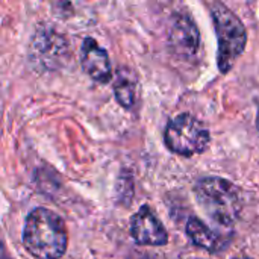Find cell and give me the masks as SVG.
<instances>
[{"label":"cell","instance_id":"obj_1","mask_svg":"<svg viewBox=\"0 0 259 259\" xmlns=\"http://www.w3.org/2000/svg\"><path fill=\"white\" fill-rule=\"evenodd\" d=\"M23 243L36 259H59L67 249L68 235L59 215L46 209H33L24 223Z\"/></svg>","mask_w":259,"mask_h":259},{"label":"cell","instance_id":"obj_2","mask_svg":"<svg viewBox=\"0 0 259 259\" xmlns=\"http://www.w3.org/2000/svg\"><path fill=\"white\" fill-rule=\"evenodd\" d=\"M196 199L203 211L220 226L229 228L241 212V196L238 188L222 178H206L194 188Z\"/></svg>","mask_w":259,"mask_h":259},{"label":"cell","instance_id":"obj_3","mask_svg":"<svg viewBox=\"0 0 259 259\" xmlns=\"http://www.w3.org/2000/svg\"><path fill=\"white\" fill-rule=\"evenodd\" d=\"M211 12L219 41L217 65L222 73H228L246 49L247 32L243 21L225 3L214 2Z\"/></svg>","mask_w":259,"mask_h":259},{"label":"cell","instance_id":"obj_4","mask_svg":"<svg viewBox=\"0 0 259 259\" xmlns=\"http://www.w3.org/2000/svg\"><path fill=\"white\" fill-rule=\"evenodd\" d=\"M164 140L173 153L193 156L206 150L209 144V131L196 117L181 114L167 124Z\"/></svg>","mask_w":259,"mask_h":259},{"label":"cell","instance_id":"obj_5","mask_svg":"<svg viewBox=\"0 0 259 259\" xmlns=\"http://www.w3.org/2000/svg\"><path fill=\"white\" fill-rule=\"evenodd\" d=\"M29 58L38 70H56L67 58V42L53 29H41L30 41Z\"/></svg>","mask_w":259,"mask_h":259},{"label":"cell","instance_id":"obj_6","mask_svg":"<svg viewBox=\"0 0 259 259\" xmlns=\"http://www.w3.org/2000/svg\"><path fill=\"white\" fill-rule=\"evenodd\" d=\"M171 50L184 59H193L200 47V33L196 23L187 14H175L168 30Z\"/></svg>","mask_w":259,"mask_h":259},{"label":"cell","instance_id":"obj_7","mask_svg":"<svg viewBox=\"0 0 259 259\" xmlns=\"http://www.w3.org/2000/svg\"><path fill=\"white\" fill-rule=\"evenodd\" d=\"M131 234L135 243L141 246H165L168 243L165 228L147 206L140 208L132 217Z\"/></svg>","mask_w":259,"mask_h":259},{"label":"cell","instance_id":"obj_8","mask_svg":"<svg viewBox=\"0 0 259 259\" xmlns=\"http://www.w3.org/2000/svg\"><path fill=\"white\" fill-rule=\"evenodd\" d=\"M80 62L85 73L96 82L106 83L111 79V62L105 49H102L93 38L82 42Z\"/></svg>","mask_w":259,"mask_h":259},{"label":"cell","instance_id":"obj_9","mask_svg":"<svg viewBox=\"0 0 259 259\" xmlns=\"http://www.w3.org/2000/svg\"><path fill=\"white\" fill-rule=\"evenodd\" d=\"M187 235L190 237V240L196 246L206 249V250H211V252L222 250L228 243V240H225L220 234L214 232L211 228H208L202 220H199L196 217H191L188 220Z\"/></svg>","mask_w":259,"mask_h":259},{"label":"cell","instance_id":"obj_10","mask_svg":"<svg viewBox=\"0 0 259 259\" xmlns=\"http://www.w3.org/2000/svg\"><path fill=\"white\" fill-rule=\"evenodd\" d=\"M138 91H140V87H138V79H137L135 71L129 68H120L114 80V94H115L117 102L123 108L131 109L137 105Z\"/></svg>","mask_w":259,"mask_h":259},{"label":"cell","instance_id":"obj_11","mask_svg":"<svg viewBox=\"0 0 259 259\" xmlns=\"http://www.w3.org/2000/svg\"><path fill=\"white\" fill-rule=\"evenodd\" d=\"M258 129H259V114H258Z\"/></svg>","mask_w":259,"mask_h":259},{"label":"cell","instance_id":"obj_12","mask_svg":"<svg viewBox=\"0 0 259 259\" xmlns=\"http://www.w3.org/2000/svg\"><path fill=\"white\" fill-rule=\"evenodd\" d=\"M240 259H249V258H240Z\"/></svg>","mask_w":259,"mask_h":259}]
</instances>
